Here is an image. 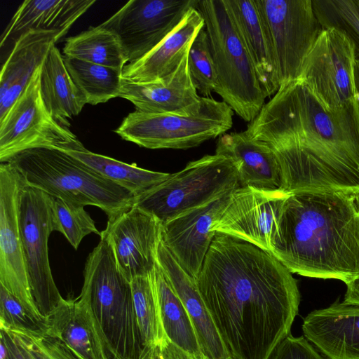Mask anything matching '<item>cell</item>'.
Returning a JSON list of instances; mask_svg holds the SVG:
<instances>
[{
  "mask_svg": "<svg viewBox=\"0 0 359 359\" xmlns=\"http://www.w3.org/2000/svg\"><path fill=\"white\" fill-rule=\"evenodd\" d=\"M196 282L229 359H269L290 334L297 280L271 252L216 231Z\"/></svg>",
  "mask_w": 359,
  "mask_h": 359,
  "instance_id": "1",
  "label": "cell"
},
{
  "mask_svg": "<svg viewBox=\"0 0 359 359\" xmlns=\"http://www.w3.org/2000/svg\"><path fill=\"white\" fill-rule=\"evenodd\" d=\"M245 131L273 150L280 189L359 194V95L328 109L295 80L279 87Z\"/></svg>",
  "mask_w": 359,
  "mask_h": 359,
  "instance_id": "2",
  "label": "cell"
},
{
  "mask_svg": "<svg viewBox=\"0 0 359 359\" xmlns=\"http://www.w3.org/2000/svg\"><path fill=\"white\" fill-rule=\"evenodd\" d=\"M270 252L292 273L345 284L354 280L359 276V194L290 193Z\"/></svg>",
  "mask_w": 359,
  "mask_h": 359,
  "instance_id": "3",
  "label": "cell"
},
{
  "mask_svg": "<svg viewBox=\"0 0 359 359\" xmlns=\"http://www.w3.org/2000/svg\"><path fill=\"white\" fill-rule=\"evenodd\" d=\"M6 163L20 172L27 185L71 203L98 207L108 218L134 205L135 196L130 191L58 149L27 150Z\"/></svg>",
  "mask_w": 359,
  "mask_h": 359,
  "instance_id": "4",
  "label": "cell"
},
{
  "mask_svg": "<svg viewBox=\"0 0 359 359\" xmlns=\"http://www.w3.org/2000/svg\"><path fill=\"white\" fill-rule=\"evenodd\" d=\"M80 296L89 304L111 359H144L130 282L118 270L111 246L100 238L86 259Z\"/></svg>",
  "mask_w": 359,
  "mask_h": 359,
  "instance_id": "5",
  "label": "cell"
},
{
  "mask_svg": "<svg viewBox=\"0 0 359 359\" xmlns=\"http://www.w3.org/2000/svg\"><path fill=\"white\" fill-rule=\"evenodd\" d=\"M217 75V93L244 121L250 123L266 97L224 0L198 1Z\"/></svg>",
  "mask_w": 359,
  "mask_h": 359,
  "instance_id": "6",
  "label": "cell"
},
{
  "mask_svg": "<svg viewBox=\"0 0 359 359\" xmlns=\"http://www.w3.org/2000/svg\"><path fill=\"white\" fill-rule=\"evenodd\" d=\"M238 187L233 162L222 155H205L136 196L133 206L163 224Z\"/></svg>",
  "mask_w": 359,
  "mask_h": 359,
  "instance_id": "7",
  "label": "cell"
},
{
  "mask_svg": "<svg viewBox=\"0 0 359 359\" xmlns=\"http://www.w3.org/2000/svg\"><path fill=\"white\" fill-rule=\"evenodd\" d=\"M233 114L224 101L202 97L201 109L195 114L135 110L114 132L124 140L147 149H187L225 134L233 126Z\"/></svg>",
  "mask_w": 359,
  "mask_h": 359,
  "instance_id": "8",
  "label": "cell"
},
{
  "mask_svg": "<svg viewBox=\"0 0 359 359\" xmlns=\"http://www.w3.org/2000/svg\"><path fill=\"white\" fill-rule=\"evenodd\" d=\"M42 65L0 120L1 163H6L17 154L32 149L69 151L84 147L68 128L58 123L47 110L40 90Z\"/></svg>",
  "mask_w": 359,
  "mask_h": 359,
  "instance_id": "9",
  "label": "cell"
},
{
  "mask_svg": "<svg viewBox=\"0 0 359 359\" xmlns=\"http://www.w3.org/2000/svg\"><path fill=\"white\" fill-rule=\"evenodd\" d=\"M356 60L355 45L344 30L323 27L297 80L325 108L340 107L359 95Z\"/></svg>",
  "mask_w": 359,
  "mask_h": 359,
  "instance_id": "10",
  "label": "cell"
},
{
  "mask_svg": "<svg viewBox=\"0 0 359 359\" xmlns=\"http://www.w3.org/2000/svg\"><path fill=\"white\" fill-rule=\"evenodd\" d=\"M19 226L28 282L35 305L46 320L62 299L54 281L48 241L54 231L51 201L27 184L19 201Z\"/></svg>",
  "mask_w": 359,
  "mask_h": 359,
  "instance_id": "11",
  "label": "cell"
},
{
  "mask_svg": "<svg viewBox=\"0 0 359 359\" xmlns=\"http://www.w3.org/2000/svg\"><path fill=\"white\" fill-rule=\"evenodd\" d=\"M270 34L280 86L299 79L323 27L311 0H255Z\"/></svg>",
  "mask_w": 359,
  "mask_h": 359,
  "instance_id": "12",
  "label": "cell"
},
{
  "mask_svg": "<svg viewBox=\"0 0 359 359\" xmlns=\"http://www.w3.org/2000/svg\"><path fill=\"white\" fill-rule=\"evenodd\" d=\"M198 0H130L100 25L119 39L128 64L159 44Z\"/></svg>",
  "mask_w": 359,
  "mask_h": 359,
  "instance_id": "13",
  "label": "cell"
},
{
  "mask_svg": "<svg viewBox=\"0 0 359 359\" xmlns=\"http://www.w3.org/2000/svg\"><path fill=\"white\" fill-rule=\"evenodd\" d=\"M27 184L8 163L0 164V284L15 296L28 313L46 328L31 293L22 250L19 201Z\"/></svg>",
  "mask_w": 359,
  "mask_h": 359,
  "instance_id": "14",
  "label": "cell"
},
{
  "mask_svg": "<svg viewBox=\"0 0 359 359\" xmlns=\"http://www.w3.org/2000/svg\"><path fill=\"white\" fill-rule=\"evenodd\" d=\"M100 238L111 246L117 267L128 281L153 272L161 240V223L154 216L133 206L108 218Z\"/></svg>",
  "mask_w": 359,
  "mask_h": 359,
  "instance_id": "15",
  "label": "cell"
},
{
  "mask_svg": "<svg viewBox=\"0 0 359 359\" xmlns=\"http://www.w3.org/2000/svg\"><path fill=\"white\" fill-rule=\"evenodd\" d=\"M290 194L281 189L239 187L232 192L226 210L212 231L270 252L282 208Z\"/></svg>",
  "mask_w": 359,
  "mask_h": 359,
  "instance_id": "16",
  "label": "cell"
},
{
  "mask_svg": "<svg viewBox=\"0 0 359 359\" xmlns=\"http://www.w3.org/2000/svg\"><path fill=\"white\" fill-rule=\"evenodd\" d=\"M234 190L161 224V241L195 280L216 233L212 228L226 210Z\"/></svg>",
  "mask_w": 359,
  "mask_h": 359,
  "instance_id": "17",
  "label": "cell"
},
{
  "mask_svg": "<svg viewBox=\"0 0 359 359\" xmlns=\"http://www.w3.org/2000/svg\"><path fill=\"white\" fill-rule=\"evenodd\" d=\"M188 53L189 50L175 71L163 80L133 82L122 78L118 97L131 102L136 111L141 112L182 116L198 113L202 97L191 78Z\"/></svg>",
  "mask_w": 359,
  "mask_h": 359,
  "instance_id": "18",
  "label": "cell"
},
{
  "mask_svg": "<svg viewBox=\"0 0 359 359\" xmlns=\"http://www.w3.org/2000/svg\"><path fill=\"white\" fill-rule=\"evenodd\" d=\"M304 337L326 359H359V306L340 302L309 313Z\"/></svg>",
  "mask_w": 359,
  "mask_h": 359,
  "instance_id": "19",
  "label": "cell"
},
{
  "mask_svg": "<svg viewBox=\"0 0 359 359\" xmlns=\"http://www.w3.org/2000/svg\"><path fill=\"white\" fill-rule=\"evenodd\" d=\"M46 334L62 341L78 359H111L89 304L62 298L46 318Z\"/></svg>",
  "mask_w": 359,
  "mask_h": 359,
  "instance_id": "20",
  "label": "cell"
},
{
  "mask_svg": "<svg viewBox=\"0 0 359 359\" xmlns=\"http://www.w3.org/2000/svg\"><path fill=\"white\" fill-rule=\"evenodd\" d=\"M157 262L191 318L203 355L206 359H229L196 280L182 269L161 240Z\"/></svg>",
  "mask_w": 359,
  "mask_h": 359,
  "instance_id": "21",
  "label": "cell"
},
{
  "mask_svg": "<svg viewBox=\"0 0 359 359\" xmlns=\"http://www.w3.org/2000/svg\"><path fill=\"white\" fill-rule=\"evenodd\" d=\"M60 39L56 32L30 30L14 43L1 70L0 120L26 88L53 46Z\"/></svg>",
  "mask_w": 359,
  "mask_h": 359,
  "instance_id": "22",
  "label": "cell"
},
{
  "mask_svg": "<svg viewBox=\"0 0 359 359\" xmlns=\"http://www.w3.org/2000/svg\"><path fill=\"white\" fill-rule=\"evenodd\" d=\"M216 154L229 158L237 169L240 187L275 190L280 188V169L273 150L245 130L219 137Z\"/></svg>",
  "mask_w": 359,
  "mask_h": 359,
  "instance_id": "23",
  "label": "cell"
},
{
  "mask_svg": "<svg viewBox=\"0 0 359 359\" xmlns=\"http://www.w3.org/2000/svg\"><path fill=\"white\" fill-rule=\"evenodd\" d=\"M266 97L280 85L270 34L255 0H224Z\"/></svg>",
  "mask_w": 359,
  "mask_h": 359,
  "instance_id": "24",
  "label": "cell"
},
{
  "mask_svg": "<svg viewBox=\"0 0 359 359\" xmlns=\"http://www.w3.org/2000/svg\"><path fill=\"white\" fill-rule=\"evenodd\" d=\"M204 20L196 8H191L178 25L140 60L127 64L122 78L133 82L161 81L172 73L189 50Z\"/></svg>",
  "mask_w": 359,
  "mask_h": 359,
  "instance_id": "25",
  "label": "cell"
},
{
  "mask_svg": "<svg viewBox=\"0 0 359 359\" xmlns=\"http://www.w3.org/2000/svg\"><path fill=\"white\" fill-rule=\"evenodd\" d=\"M95 0H25L1 36V47L30 30L57 32L62 38Z\"/></svg>",
  "mask_w": 359,
  "mask_h": 359,
  "instance_id": "26",
  "label": "cell"
},
{
  "mask_svg": "<svg viewBox=\"0 0 359 359\" xmlns=\"http://www.w3.org/2000/svg\"><path fill=\"white\" fill-rule=\"evenodd\" d=\"M40 90L45 106L60 125L69 128L86 102L72 79L58 48L53 46L42 66Z\"/></svg>",
  "mask_w": 359,
  "mask_h": 359,
  "instance_id": "27",
  "label": "cell"
},
{
  "mask_svg": "<svg viewBox=\"0 0 359 359\" xmlns=\"http://www.w3.org/2000/svg\"><path fill=\"white\" fill-rule=\"evenodd\" d=\"M153 276L167 338L186 352L205 358L191 318L158 262L153 271Z\"/></svg>",
  "mask_w": 359,
  "mask_h": 359,
  "instance_id": "28",
  "label": "cell"
},
{
  "mask_svg": "<svg viewBox=\"0 0 359 359\" xmlns=\"http://www.w3.org/2000/svg\"><path fill=\"white\" fill-rule=\"evenodd\" d=\"M80 160L105 178L126 189L135 196L167 180L170 174L151 171L114 158L90 151L84 147L65 151Z\"/></svg>",
  "mask_w": 359,
  "mask_h": 359,
  "instance_id": "29",
  "label": "cell"
},
{
  "mask_svg": "<svg viewBox=\"0 0 359 359\" xmlns=\"http://www.w3.org/2000/svg\"><path fill=\"white\" fill-rule=\"evenodd\" d=\"M65 57L108 67L123 72L127 65L118 37L101 27H90L67 39L63 48Z\"/></svg>",
  "mask_w": 359,
  "mask_h": 359,
  "instance_id": "30",
  "label": "cell"
},
{
  "mask_svg": "<svg viewBox=\"0 0 359 359\" xmlns=\"http://www.w3.org/2000/svg\"><path fill=\"white\" fill-rule=\"evenodd\" d=\"M130 285L137 322L147 355L159 350L167 339L153 272L134 278Z\"/></svg>",
  "mask_w": 359,
  "mask_h": 359,
  "instance_id": "31",
  "label": "cell"
},
{
  "mask_svg": "<svg viewBox=\"0 0 359 359\" xmlns=\"http://www.w3.org/2000/svg\"><path fill=\"white\" fill-rule=\"evenodd\" d=\"M63 57L67 69L86 104L96 105L119 96L121 72L75 58Z\"/></svg>",
  "mask_w": 359,
  "mask_h": 359,
  "instance_id": "32",
  "label": "cell"
},
{
  "mask_svg": "<svg viewBox=\"0 0 359 359\" xmlns=\"http://www.w3.org/2000/svg\"><path fill=\"white\" fill-rule=\"evenodd\" d=\"M50 197L54 231L62 233L75 250L87 235L95 233L100 236L101 232L83 205Z\"/></svg>",
  "mask_w": 359,
  "mask_h": 359,
  "instance_id": "33",
  "label": "cell"
},
{
  "mask_svg": "<svg viewBox=\"0 0 359 359\" xmlns=\"http://www.w3.org/2000/svg\"><path fill=\"white\" fill-rule=\"evenodd\" d=\"M313 1L322 27L344 30L353 41L356 59L359 60V0Z\"/></svg>",
  "mask_w": 359,
  "mask_h": 359,
  "instance_id": "34",
  "label": "cell"
},
{
  "mask_svg": "<svg viewBox=\"0 0 359 359\" xmlns=\"http://www.w3.org/2000/svg\"><path fill=\"white\" fill-rule=\"evenodd\" d=\"M188 65L197 91L202 97H210L217 86V75L209 38L204 27L189 48Z\"/></svg>",
  "mask_w": 359,
  "mask_h": 359,
  "instance_id": "35",
  "label": "cell"
},
{
  "mask_svg": "<svg viewBox=\"0 0 359 359\" xmlns=\"http://www.w3.org/2000/svg\"><path fill=\"white\" fill-rule=\"evenodd\" d=\"M10 332L14 335L27 359H78L62 341L44 333Z\"/></svg>",
  "mask_w": 359,
  "mask_h": 359,
  "instance_id": "36",
  "label": "cell"
},
{
  "mask_svg": "<svg viewBox=\"0 0 359 359\" xmlns=\"http://www.w3.org/2000/svg\"><path fill=\"white\" fill-rule=\"evenodd\" d=\"M0 328L10 332L46 333V327L36 321L20 300L1 284Z\"/></svg>",
  "mask_w": 359,
  "mask_h": 359,
  "instance_id": "37",
  "label": "cell"
},
{
  "mask_svg": "<svg viewBox=\"0 0 359 359\" xmlns=\"http://www.w3.org/2000/svg\"><path fill=\"white\" fill-rule=\"evenodd\" d=\"M269 359H326L303 336L290 334L275 348Z\"/></svg>",
  "mask_w": 359,
  "mask_h": 359,
  "instance_id": "38",
  "label": "cell"
},
{
  "mask_svg": "<svg viewBox=\"0 0 359 359\" xmlns=\"http://www.w3.org/2000/svg\"><path fill=\"white\" fill-rule=\"evenodd\" d=\"M0 339V359H27L11 332L1 330Z\"/></svg>",
  "mask_w": 359,
  "mask_h": 359,
  "instance_id": "39",
  "label": "cell"
},
{
  "mask_svg": "<svg viewBox=\"0 0 359 359\" xmlns=\"http://www.w3.org/2000/svg\"><path fill=\"white\" fill-rule=\"evenodd\" d=\"M159 359H206L191 355L171 342L168 338L162 347L156 351Z\"/></svg>",
  "mask_w": 359,
  "mask_h": 359,
  "instance_id": "40",
  "label": "cell"
},
{
  "mask_svg": "<svg viewBox=\"0 0 359 359\" xmlns=\"http://www.w3.org/2000/svg\"><path fill=\"white\" fill-rule=\"evenodd\" d=\"M346 285V291L343 302L359 306V276Z\"/></svg>",
  "mask_w": 359,
  "mask_h": 359,
  "instance_id": "41",
  "label": "cell"
},
{
  "mask_svg": "<svg viewBox=\"0 0 359 359\" xmlns=\"http://www.w3.org/2000/svg\"><path fill=\"white\" fill-rule=\"evenodd\" d=\"M355 78H356V83H357L358 88L359 90V60H356Z\"/></svg>",
  "mask_w": 359,
  "mask_h": 359,
  "instance_id": "42",
  "label": "cell"
},
{
  "mask_svg": "<svg viewBox=\"0 0 359 359\" xmlns=\"http://www.w3.org/2000/svg\"><path fill=\"white\" fill-rule=\"evenodd\" d=\"M144 359H159V358L157 355L156 351H154V353H149V355H147Z\"/></svg>",
  "mask_w": 359,
  "mask_h": 359,
  "instance_id": "43",
  "label": "cell"
}]
</instances>
